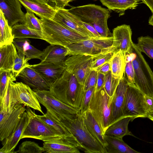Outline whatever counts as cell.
Returning a JSON list of instances; mask_svg holds the SVG:
<instances>
[{
  "label": "cell",
  "instance_id": "obj_1",
  "mask_svg": "<svg viewBox=\"0 0 153 153\" xmlns=\"http://www.w3.org/2000/svg\"><path fill=\"white\" fill-rule=\"evenodd\" d=\"M47 115L63 125L73 136L78 148L86 153H106L105 148L91 134L87 129L82 114L68 118L47 109Z\"/></svg>",
  "mask_w": 153,
  "mask_h": 153
},
{
  "label": "cell",
  "instance_id": "obj_2",
  "mask_svg": "<svg viewBox=\"0 0 153 153\" xmlns=\"http://www.w3.org/2000/svg\"><path fill=\"white\" fill-rule=\"evenodd\" d=\"M49 90L62 102L79 110L84 92L83 85L66 68L60 77L50 85Z\"/></svg>",
  "mask_w": 153,
  "mask_h": 153
},
{
  "label": "cell",
  "instance_id": "obj_3",
  "mask_svg": "<svg viewBox=\"0 0 153 153\" xmlns=\"http://www.w3.org/2000/svg\"><path fill=\"white\" fill-rule=\"evenodd\" d=\"M39 20L44 40L50 45L65 47L91 39L65 27L52 19L40 18Z\"/></svg>",
  "mask_w": 153,
  "mask_h": 153
},
{
  "label": "cell",
  "instance_id": "obj_4",
  "mask_svg": "<svg viewBox=\"0 0 153 153\" xmlns=\"http://www.w3.org/2000/svg\"><path fill=\"white\" fill-rule=\"evenodd\" d=\"M128 53L134 68V84L144 95L153 98V72L136 44L133 42Z\"/></svg>",
  "mask_w": 153,
  "mask_h": 153
},
{
  "label": "cell",
  "instance_id": "obj_5",
  "mask_svg": "<svg viewBox=\"0 0 153 153\" xmlns=\"http://www.w3.org/2000/svg\"><path fill=\"white\" fill-rule=\"evenodd\" d=\"M26 111L29 115V121L21 137V139L30 138L44 142L64 137L76 142L73 139L61 135L53 128L44 123L37 117L35 112L32 111L30 107H27Z\"/></svg>",
  "mask_w": 153,
  "mask_h": 153
},
{
  "label": "cell",
  "instance_id": "obj_6",
  "mask_svg": "<svg viewBox=\"0 0 153 153\" xmlns=\"http://www.w3.org/2000/svg\"><path fill=\"white\" fill-rule=\"evenodd\" d=\"M113 37L108 36L100 39H89L70 44L65 47L68 50L67 56L83 54L94 57L115 48L113 47Z\"/></svg>",
  "mask_w": 153,
  "mask_h": 153
},
{
  "label": "cell",
  "instance_id": "obj_7",
  "mask_svg": "<svg viewBox=\"0 0 153 153\" xmlns=\"http://www.w3.org/2000/svg\"><path fill=\"white\" fill-rule=\"evenodd\" d=\"M113 97L109 96L103 88L95 91L88 106V109L104 133L109 125Z\"/></svg>",
  "mask_w": 153,
  "mask_h": 153
},
{
  "label": "cell",
  "instance_id": "obj_8",
  "mask_svg": "<svg viewBox=\"0 0 153 153\" xmlns=\"http://www.w3.org/2000/svg\"><path fill=\"white\" fill-rule=\"evenodd\" d=\"M144 96L134 83L128 84L123 103L125 116H132L134 119L147 117Z\"/></svg>",
  "mask_w": 153,
  "mask_h": 153
},
{
  "label": "cell",
  "instance_id": "obj_9",
  "mask_svg": "<svg viewBox=\"0 0 153 153\" xmlns=\"http://www.w3.org/2000/svg\"><path fill=\"white\" fill-rule=\"evenodd\" d=\"M33 90L39 103L46 109L50 110L62 116L69 119L73 118L80 114L79 110L56 98L49 90Z\"/></svg>",
  "mask_w": 153,
  "mask_h": 153
},
{
  "label": "cell",
  "instance_id": "obj_10",
  "mask_svg": "<svg viewBox=\"0 0 153 153\" xmlns=\"http://www.w3.org/2000/svg\"><path fill=\"white\" fill-rule=\"evenodd\" d=\"M25 106L18 102L10 113L0 111V140L3 141L18 127L22 115L26 111Z\"/></svg>",
  "mask_w": 153,
  "mask_h": 153
},
{
  "label": "cell",
  "instance_id": "obj_11",
  "mask_svg": "<svg viewBox=\"0 0 153 153\" xmlns=\"http://www.w3.org/2000/svg\"><path fill=\"white\" fill-rule=\"evenodd\" d=\"M93 56L83 54L69 56L64 61L66 69L74 74L79 83L83 85L86 76L90 71Z\"/></svg>",
  "mask_w": 153,
  "mask_h": 153
},
{
  "label": "cell",
  "instance_id": "obj_12",
  "mask_svg": "<svg viewBox=\"0 0 153 153\" xmlns=\"http://www.w3.org/2000/svg\"><path fill=\"white\" fill-rule=\"evenodd\" d=\"M56 8V11L53 20L82 36L91 39H100L95 37L87 29L83 22L70 12L68 10Z\"/></svg>",
  "mask_w": 153,
  "mask_h": 153
},
{
  "label": "cell",
  "instance_id": "obj_13",
  "mask_svg": "<svg viewBox=\"0 0 153 153\" xmlns=\"http://www.w3.org/2000/svg\"><path fill=\"white\" fill-rule=\"evenodd\" d=\"M68 10L83 22L88 24L102 19L109 18L110 16L109 9L95 4L73 7Z\"/></svg>",
  "mask_w": 153,
  "mask_h": 153
},
{
  "label": "cell",
  "instance_id": "obj_14",
  "mask_svg": "<svg viewBox=\"0 0 153 153\" xmlns=\"http://www.w3.org/2000/svg\"><path fill=\"white\" fill-rule=\"evenodd\" d=\"M13 86L15 96L18 102L44 114L34 91L30 86L22 82H14Z\"/></svg>",
  "mask_w": 153,
  "mask_h": 153
},
{
  "label": "cell",
  "instance_id": "obj_15",
  "mask_svg": "<svg viewBox=\"0 0 153 153\" xmlns=\"http://www.w3.org/2000/svg\"><path fill=\"white\" fill-rule=\"evenodd\" d=\"M128 85L123 77L119 83L113 97L111 109L108 126L117 120L125 116L123 106L126 91Z\"/></svg>",
  "mask_w": 153,
  "mask_h": 153
},
{
  "label": "cell",
  "instance_id": "obj_16",
  "mask_svg": "<svg viewBox=\"0 0 153 153\" xmlns=\"http://www.w3.org/2000/svg\"><path fill=\"white\" fill-rule=\"evenodd\" d=\"M19 0H0V10L4 13L10 26L24 23L25 14Z\"/></svg>",
  "mask_w": 153,
  "mask_h": 153
},
{
  "label": "cell",
  "instance_id": "obj_17",
  "mask_svg": "<svg viewBox=\"0 0 153 153\" xmlns=\"http://www.w3.org/2000/svg\"><path fill=\"white\" fill-rule=\"evenodd\" d=\"M132 32L129 25L126 24L117 26L113 30V46L117 51H121L125 55L130 50L133 42Z\"/></svg>",
  "mask_w": 153,
  "mask_h": 153
},
{
  "label": "cell",
  "instance_id": "obj_18",
  "mask_svg": "<svg viewBox=\"0 0 153 153\" xmlns=\"http://www.w3.org/2000/svg\"><path fill=\"white\" fill-rule=\"evenodd\" d=\"M29 66L39 73L50 85L60 77L66 68L64 62L61 64L40 62Z\"/></svg>",
  "mask_w": 153,
  "mask_h": 153
},
{
  "label": "cell",
  "instance_id": "obj_19",
  "mask_svg": "<svg viewBox=\"0 0 153 153\" xmlns=\"http://www.w3.org/2000/svg\"><path fill=\"white\" fill-rule=\"evenodd\" d=\"M78 145L70 139L62 137L44 142L45 152L49 153H79Z\"/></svg>",
  "mask_w": 153,
  "mask_h": 153
},
{
  "label": "cell",
  "instance_id": "obj_20",
  "mask_svg": "<svg viewBox=\"0 0 153 153\" xmlns=\"http://www.w3.org/2000/svg\"><path fill=\"white\" fill-rule=\"evenodd\" d=\"M18 77L24 83L33 88V90H50L49 84L39 73L29 65L24 68L18 74Z\"/></svg>",
  "mask_w": 153,
  "mask_h": 153
},
{
  "label": "cell",
  "instance_id": "obj_21",
  "mask_svg": "<svg viewBox=\"0 0 153 153\" xmlns=\"http://www.w3.org/2000/svg\"><path fill=\"white\" fill-rule=\"evenodd\" d=\"M29 116L25 111L23 114L20 123L16 130L3 143V146L0 149V153H16L14 151L16 146L21 140V137L27 125Z\"/></svg>",
  "mask_w": 153,
  "mask_h": 153
},
{
  "label": "cell",
  "instance_id": "obj_22",
  "mask_svg": "<svg viewBox=\"0 0 153 153\" xmlns=\"http://www.w3.org/2000/svg\"><path fill=\"white\" fill-rule=\"evenodd\" d=\"M22 5L27 10L33 12L40 18L52 19L56 11V8L47 3H41L30 0H19Z\"/></svg>",
  "mask_w": 153,
  "mask_h": 153
},
{
  "label": "cell",
  "instance_id": "obj_23",
  "mask_svg": "<svg viewBox=\"0 0 153 153\" xmlns=\"http://www.w3.org/2000/svg\"><path fill=\"white\" fill-rule=\"evenodd\" d=\"M42 51L41 62L61 64L66 59L68 50L64 47L50 45Z\"/></svg>",
  "mask_w": 153,
  "mask_h": 153
},
{
  "label": "cell",
  "instance_id": "obj_24",
  "mask_svg": "<svg viewBox=\"0 0 153 153\" xmlns=\"http://www.w3.org/2000/svg\"><path fill=\"white\" fill-rule=\"evenodd\" d=\"M13 43L0 47V71H12L17 51Z\"/></svg>",
  "mask_w": 153,
  "mask_h": 153
},
{
  "label": "cell",
  "instance_id": "obj_25",
  "mask_svg": "<svg viewBox=\"0 0 153 153\" xmlns=\"http://www.w3.org/2000/svg\"><path fill=\"white\" fill-rule=\"evenodd\" d=\"M135 119L132 116H124L109 126L105 131V135L119 138L126 135L133 136L129 130L128 124Z\"/></svg>",
  "mask_w": 153,
  "mask_h": 153
},
{
  "label": "cell",
  "instance_id": "obj_26",
  "mask_svg": "<svg viewBox=\"0 0 153 153\" xmlns=\"http://www.w3.org/2000/svg\"><path fill=\"white\" fill-rule=\"evenodd\" d=\"M85 125L91 134L104 148L107 145L104 133L90 111L88 109L82 114Z\"/></svg>",
  "mask_w": 153,
  "mask_h": 153
},
{
  "label": "cell",
  "instance_id": "obj_27",
  "mask_svg": "<svg viewBox=\"0 0 153 153\" xmlns=\"http://www.w3.org/2000/svg\"><path fill=\"white\" fill-rule=\"evenodd\" d=\"M16 79H10L2 96L0 97V111L10 113L19 102L15 95L13 82Z\"/></svg>",
  "mask_w": 153,
  "mask_h": 153
},
{
  "label": "cell",
  "instance_id": "obj_28",
  "mask_svg": "<svg viewBox=\"0 0 153 153\" xmlns=\"http://www.w3.org/2000/svg\"><path fill=\"white\" fill-rule=\"evenodd\" d=\"M13 43L17 52L25 55L29 60L37 59L41 60L43 51L32 45L29 40L26 39H15Z\"/></svg>",
  "mask_w": 153,
  "mask_h": 153
},
{
  "label": "cell",
  "instance_id": "obj_29",
  "mask_svg": "<svg viewBox=\"0 0 153 153\" xmlns=\"http://www.w3.org/2000/svg\"><path fill=\"white\" fill-rule=\"evenodd\" d=\"M106 153H138L124 142L123 138L105 135Z\"/></svg>",
  "mask_w": 153,
  "mask_h": 153
},
{
  "label": "cell",
  "instance_id": "obj_30",
  "mask_svg": "<svg viewBox=\"0 0 153 153\" xmlns=\"http://www.w3.org/2000/svg\"><path fill=\"white\" fill-rule=\"evenodd\" d=\"M102 4L109 10L119 13L120 15L124 14L128 9H135L139 4L137 0H100Z\"/></svg>",
  "mask_w": 153,
  "mask_h": 153
},
{
  "label": "cell",
  "instance_id": "obj_31",
  "mask_svg": "<svg viewBox=\"0 0 153 153\" xmlns=\"http://www.w3.org/2000/svg\"><path fill=\"white\" fill-rule=\"evenodd\" d=\"M12 30L14 39L29 38L44 40L42 31L31 29L24 23L15 25L12 27Z\"/></svg>",
  "mask_w": 153,
  "mask_h": 153
},
{
  "label": "cell",
  "instance_id": "obj_32",
  "mask_svg": "<svg viewBox=\"0 0 153 153\" xmlns=\"http://www.w3.org/2000/svg\"><path fill=\"white\" fill-rule=\"evenodd\" d=\"M111 62L112 75L116 79H121L123 77L126 65L125 55L121 51H116Z\"/></svg>",
  "mask_w": 153,
  "mask_h": 153
},
{
  "label": "cell",
  "instance_id": "obj_33",
  "mask_svg": "<svg viewBox=\"0 0 153 153\" xmlns=\"http://www.w3.org/2000/svg\"><path fill=\"white\" fill-rule=\"evenodd\" d=\"M14 39L12 27L0 10V47L13 43Z\"/></svg>",
  "mask_w": 153,
  "mask_h": 153
},
{
  "label": "cell",
  "instance_id": "obj_34",
  "mask_svg": "<svg viewBox=\"0 0 153 153\" xmlns=\"http://www.w3.org/2000/svg\"><path fill=\"white\" fill-rule=\"evenodd\" d=\"M36 116L44 123L53 128L61 135L65 137L73 139L76 141L74 137L68 130L60 123L48 116L45 114L42 115L36 114Z\"/></svg>",
  "mask_w": 153,
  "mask_h": 153
},
{
  "label": "cell",
  "instance_id": "obj_35",
  "mask_svg": "<svg viewBox=\"0 0 153 153\" xmlns=\"http://www.w3.org/2000/svg\"><path fill=\"white\" fill-rule=\"evenodd\" d=\"M137 46L141 52L153 59V38L148 36H141L137 39Z\"/></svg>",
  "mask_w": 153,
  "mask_h": 153
},
{
  "label": "cell",
  "instance_id": "obj_36",
  "mask_svg": "<svg viewBox=\"0 0 153 153\" xmlns=\"http://www.w3.org/2000/svg\"><path fill=\"white\" fill-rule=\"evenodd\" d=\"M120 79L113 77L111 71L105 74L103 88L109 96L112 97L114 96Z\"/></svg>",
  "mask_w": 153,
  "mask_h": 153
},
{
  "label": "cell",
  "instance_id": "obj_37",
  "mask_svg": "<svg viewBox=\"0 0 153 153\" xmlns=\"http://www.w3.org/2000/svg\"><path fill=\"white\" fill-rule=\"evenodd\" d=\"M45 152L44 149L34 142L26 141L19 146L16 153H42Z\"/></svg>",
  "mask_w": 153,
  "mask_h": 153
},
{
  "label": "cell",
  "instance_id": "obj_38",
  "mask_svg": "<svg viewBox=\"0 0 153 153\" xmlns=\"http://www.w3.org/2000/svg\"><path fill=\"white\" fill-rule=\"evenodd\" d=\"M116 51V49L114 48L93 57L90 70H94L102 65L110 61Z\"/></svg>",
  "mask_w": 153,
  "mask_h": 153
},
{
  "label": "cell",
  "instance_id": "obj_39",
  "mask_svg": "<svg viewBox=\"0 0 153 153\" xmlns=\"http://www.w3.org/2000/svg\"><path fill=\"white\" fill-rule=\"evenodd\" d=\"M126 65L123 77L127 81L128 85L134 83V73L131 57L129 53H126L125 55Z\"/></svg>",
  "mask_w": 153,
  "mask_h": 153
},
{
  "label": "cell",
  "instance_id": "obj_40",
  "mask_svg": "<svg viewBox=\"0 0 153 153\" xmlns=\"http://www.w3.org/2000/svg\"><path fill=\"white\" fill-rule=\"evenodd\" d=\"M29 60L25 55L17 52L12 71L16 77H18V74L24 68L30 65L28 62Z\"/></svg>",
  "mask_w": 153,
  "mask_h": 153
},
{
  "label": "cell",
  "instance_id": "obj_41",
  "mask_svg": "<svg viewBox=\"0 0 153 153\" xmlns=\"http://www.w3.org/2000/svg\"><path fill=\"white\" fill-rule=\"evenodd\" d=\"M26 11L25 14L24 23L31 29L42 31L39 19L35 16L33 12L27 10Z\"/></svg>",
  "mask_w": 153,
  "mask_h": 153
},
{
  "label": "cell",
  "instance_id": "obj_42",
  "mask_svg": "<svg viewBox=\"0 0 153 153\" xmlns=\"http://www.w3.org/2000/svg\"><path fill=\"white\" fill-rule=\"evenodd\" d=\"M108 18H105L89 24L93 26L100 35L103 38L109 36V30L107 25V20Z\"/></svg>",
  "mask_w": 153,
  "mask_h": 153
},
{
  "label": "cell",
  "instance_id": "obj_43",
  "mask_svg": "<svg viewBox=\"0 0 153 153\" xmlns=\"http://www.w3.org/2000/svg\"><path fill=\"white\" fill-rule=\"evenodd\" d=\"M10 79H16V77L11 71H0V97L3 95L6 90L7 86Z\"/></svg>",
  "mask_w": 153,
  "mask_h": 153
},
{
  "label": "cell",
  "instance_id": "obj_44",
  "mask_svg": "<svg viewBox=\"0 0 153 153\" xmlns=\"http://www.w3.org/2000/svg\"><path fill=\"white\" fill-rule=\"evenodd\" d=\"M95 90V87H94L84 91L81 107L79 110L80 114H82L88 109L90 103Z\"/></svg>",
  "mask_w": 153,
  "mask_h": 153
},
{
  "label": "cell",
  "instance_id": "obj_45",
  "mask_svg": "<svg viewBox=\"0 0 153 153\" xmlns=\"http://www.w3.org/2000/svg\"><path fill=\"white\" fill-rule=\"evenodd\" d=\"M97 72L95 70H90L87 74L83 85L84 91L93 87H95L97 79Z\"/></svg>",
  "mask_w": 153,
  "mask_h": 153
},
{
  "label": "cell",
  "instance_id": "obj_46",
  "mask_svg": "<svg viewBox=\"0 0 153 153\" xmlns=\"http://www.w3.org/2000/svg\"><path fill=\"white\" fill-rule=\"evenodd\" d=\"M97 72V79L95 91H98L103 88L105 79V74L99 72Z\"/></svg>",
  "mask_w": 153,
  "mask_h": 153
},
{
  "label": "cell",
  "instance_id": "obj_47",
  "mask_svg": "<svg viewBox=\"0 0 153 153\" xmlns=\"http://www.w3.org/2000/svg\"><path fill=\"white\" fill-rule=\"evenodd\" d=\"M94 70L97 72L105 74L111 71L110 61L102 65Z\"/></svg>",
  "mask_w": 153,
  "mask_h": 153
},
{
  "label": "cell",
  "instance_id": "obj_48",
  "mask_svg": "<svg viewBox=\"0 0 153 153\" xmlns=\"http://www.w3.org/2000/svg\"><path fill=\"white\" fill-rule=\"evenodd\" d=\"M72 0H50V1L54 3L55 7L58 8H65V6L68 4Z\"/></svg>",
  "mask_w": 153,
  "mask_h": 153
},
{
  "label": "cell",
  "instance_id": "obj_49",
  "mask_svg": "<svg viewBox=\"0 0 153 153\" xmlns=\"http://www.w3.org/2000/svg\"><path fill=\"white\" fill-rule=\"evenodd\" d=\"M144 98L148 113L153 112V98L145 95Z\"/></svg>",
  "mask_w": 153,
  "mask_h": 153
},
{
  "label": "cell",
  "instance_id": "obj_50",
  "mask_svg": "<svg viewBox=\"0 0 153 153\" xmlns=\"http://www.w3.org/2000/svg\"><path fill=\"white\" fill-rule=\"evenodd\" d=\"M83 23L84 25L87 29L91 33L97 38L98 39L105 38L102 37L97 31L94 27L88 23L85 22Z\"/></svg>",
  "mask_w": 153,
  "mask_h": 153
},
{
  "label": "cell",
  "instance_id": "obj_51",
  "mask_svg": "<svg viewBox=\"0 0 153 153\" xmlns=\"http://www.w3.org/2000/svg\"><path fill=\"white\" fill-rule=\"evenodd\" d=\"M143 3L146 5L153 13V0H141Z\"/></svg>",
  "mask_w": 153,
  "mask_h": 153
},
{
  "label": "cell",
  "instance_id": "obj_52",
  "mask_svg": "<svg viewBox=\"0 0 153 153\" xmlns=\"http://www.w3.org/2000/svg\"><path fill=\"white\" fill-rule=\"evenodd\" d=\"M33 1L41 3H47L50 4V1L49 0H30Z\"/></svg>",
  "mask_w": 153,
  "mask_h": 153
},
{
  "label": "cell",
  "instance_id": "obj_53",
  "mask_svg": "<svg viewBox=\"0 0 153 153\" xmlns=\"http://www.w3.org/2000/svg\"><path fill=\"white\" fill-rule=\"evenodd\" d=\"M147 117L153 121V112L148 113H147Z\"/></svg>",
  "mask_w": 153,
  "mask_h": 153
},
{
  "label": "cell",
  "instance_id": "obj_54",
  "mask_svg": "<svg viewBox=\"0 0 153 153\" xmlns=\"http://www.w3.org/2000/svg\"><path fill=\"white\" fill-rule=\"evenodd\" d=\"M148 23L149 25L153 26V13H152V15L149 17Z\"/></svg>",
  "mask_w": 153,
  "mask_h": 153
},
{
  "label": "cell",
  "instance_id": "obj_55",
  "mask_svg": "<svg viewBox=\"0 0 153 153\" xmlns=\"http://www.w3.org/2000/svg\"><path fill=\"white\" fill-rule=\"evenodd\" d=\"M138 0V1H141V0Z\"/></svg>",
  "mask_w": 153,
  "mask_h": 153
},
{
  "label": "cell",
  "instance_id": "obj_56",
  "mask_svg": "<svg viewBox=\"0 0 153 153\" xmlns=\"http://www.w3.org/2000/svg\"><path fill=\"white\" fill-rule=\"evenodd\" d=\"M50 1V0H49Z\"/></svg>",
  "mask_w": 153,
  "mask_h": 153
}]
</instances>
